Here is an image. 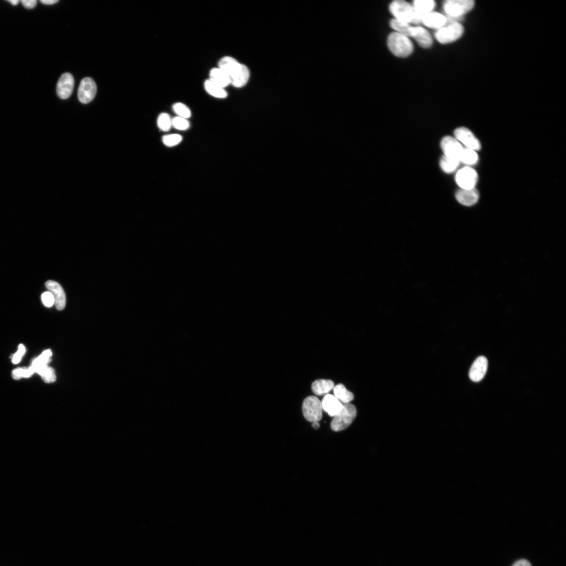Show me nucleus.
<instances>
[{
  "mask_svg": "<svg viewBox=\"0 0 566 566\" xmlns=\"http://www.w3.org/2000/svg\"><path fill=\"white\" fill-rule=\"evenodd\" d=\"M26 351V349L25 347L23 345H22V344H21V345H20L19 346V349L17 352H16L13 357V362L14 364L19 363L20 362L22 357L24 356Z\"/></svg>",
  "mask_w": 566,
  "mask_h": 566,
  "instance_id": "f704fd0d",
  "label": "nucleus"
},
{
  "mask_svg": "<svg viewBox=\"0 0 566 566\" xmlns=\"http://www.w3.org/2000/svg\"><path fill=\"white\" fill-rule=\"evenodd\" d=\"M322 408L328 415L334 417L343 408V405L334 396L327 394L321 402Z\"/></svg>",
  "mask_w": 566,
  "mask_h": 566,
  "instance_id": "f3484780",
  "label": "nucleus"
},
{
  "mask_svg": "<svg viewBox=\"0 0 566 566\" xmlns=\"http://www.w3.org/2000/svg\"><path fill=\"white\" fill-rule=\"evenodd\" d=\"M464 32L461 24L447 20L445 26L436 30L435 38L440 44H448L458 40L463 36Z\"/></svg>",
  "mask_w": 566,
  "mask_h": 566,
  "instance_id": "39448f33",
  "label": "nucleus"
},
{
  "mask_svg": "<svg viewBox=\"0 0 566 566\" xmlns=\"http://www.w3.org/2000/svg\"><path fill=\"white\" fill-rule=\"evenodd\" d=\"M334 387V383L330 380L320 379L315 381L312 385L313 392L317 395L327 394Z\"/></svg>",
  "mask_w": 566,
  "mask_h": 566,
  "instance_id": "aec40b11",
  "label": "nucleus"
},
{
  "mask_svg": "<svg viewBox=\"0 0 566 566\" xmlns=\"http://www.w3.org/2000/svg\"><path fill=\"white\" fill-rule=\"evenodd\" d=\"M335 396L341 402L345 404L350 403L354 398V395L349 391L346 387L342 384H339L334 387Z\"/></svg>",
  "mask_w": 566,
  "mask_h": 566,
  "instance_id": "412c9836",
  "label": "nucleus"
},
{
  "mask_svg": "<svg viewBox=\"0 0 566 566\" xmlns=\"http://www.w3.org/2000/svg\"><path fill=\"white\" fill-rule=\"evenodd\" d=\"M512 566H532V565L526 559H520L515 562Z\"/></svg>",
  "mask_w": 566,
  "mask_h": 566,
  "instance_id": "e433bc0d",
  "label": "nucleus"
},
{
  "mask_svg": "<svg viewBox=\"0 0 566 566\" xmlns=\"http://www.w3.org/2000/svg\"><path fill=\"white\" fill-rule=\"evenodd\" d=\"M97 85L95 81L90 77L85 78L80 84L78 97L81 103L87 104L92 102L97 94Z\"/></svg>",
  "mask_w": 566,
  "mask_h": 566,
  "instance_id": "1a4fd4ad",
  "label": "nucleus"
},
{
  "mask_svg": "<svg viewBox=\"0 0 566 566\" xmlns=\"http://www.w3.org/2000/svg\"><path fill=\"white\" fill-rule=\"evenodd\" d=\"M357 408L351 403L344 404L341 411L333 418L331 428L333 431H339L348 428L356 418Z\"/></svg>",
  "mask_w": 566,
  "mask_h": 566,
  "instance_id": "423d86ee",
  "label": "nucleus"
},
{
  "mask_svg": "<svg viewBox=\"0 0 566 566\" xmlns=\"http://www.w3.org/2000/svg\"><path fill=\"white\" fill-rule=\"evenodd\" d=\"M389 10L395 19L410 25L418 26L421 24L424 16L417 13L412 5L403 0L392 2Z\"/></svg>",
  "mask_w": 566,
  "mask_h": 566,
  "instance_id": "f03ea898",
  "label": "nucleus"
},
{
  "mask_svg": "<svg viewBox=\"0 0 566 566\" xmlns=\"http://www.w3.org/2000/svg\"><path fill=\"white\" fill-rule=\"evenodd\" d=\"M52 355V352L51 350H47L44 351L42 354L33 361L31 367L34 369L35 372L39 368L44 367V366L48 365V363L51 361V357Z\"/></svg>",
  "mask_w": 566,
  "mask_h": 566,
  "instance_id": "393cba45",
  "label": "nucleus"
},
{
  "mask_svg": "<svg viewBox=\"0 0 566 566\" xmlns=\"http://www.w3.org/2000/svg\"><path fill=\"white\" fill-rule=\"evenodd\" d=\"M456 197L458 202L461 204L466 206H471L478 202L479 194L475 188L470 190L461 189L457 192Z\"/></svg>",
  "mask_w": 566,
  "mask_h": 566,
  "instance_id": "a211bd4d",
  "label": "nucleus"
},
{
  "mask_svg": "<svg viewBox=\"0 0 566 566\" xmlns=\"http://www.w3.org/2000/svg\"><path fill=\"white\" fill-rule=\"evenodd\" d=\"M9 3H10V4H11V5H13V6H17V5H18V4L19 3L20 1H19V0H10V1H9Z\"/></svg>",
  "mask_w": 566,
  "mask_h": 566,
  "instance_id": "58836bf2",
  "label": "nucleus"
},
{
  "mask_svg": "<svg viewBox=\"0 0 566 566\" xmlns=\"http://www.w3.org/2000/svg\"><path fill=\"white\" fill-rule=\"evenodd\" d=\"M182 139L181 136L173 134L164 136L162 140L164 145L168 147H173L178 145L182 142Z\"/></svg>",
  "mask_w": 566,
  "mask_h": 566,
  "instance_id": "7c9ffc66",
  "label": "nucleus"
},
{
  "mask_svg": "<svg viewBox=\"0 0 566 566\" xmlns=\"http://www.w3.org/2000/svg\"><path fill=\"white\" fill-rule=\"evenodd\" d=\"M441 147L445 157L460 161L464 148L456 138L451 137L444 138L441 142Z\"/></svg>",
  "mask_w": 566,
  "mask_h": 566,
  "instance_id": "6e6552de",
  "label": "nucleus"
},
{
  "mask_svg": "<svg viewBox=\"0 0 566 566\" xmlns=\"http://www.w3.org/2000/svg\"><path fill=\"white\" fill-rule=\"evenodd\" d=\"M46 286L54 296L55 305L57 308L59 310L64 309L66 306V297L61 285L57 282L51 280L46 282Z\"/></svg>",
  "mask_w": 566,
  "mask_h": 566,
  "instance_id": "ddd939ff",
  "label": "nucleus"
},
{
  "mask_svg": "<svg viewBox=\"0 0 566 566\" xmlns=\"http://www.w3.org/2000/svg\"><path fill=\"white\" fill-rule=\"evenodd\" d=\"M172 127L177 130L184 131L190 128V123L186 119L176 117L172 119Z\"/></svg>",
  "mask_w": 566,
  "mask_h": 566,
  "instance_id": "473e14b6",
  "label": "nucleus"
},
{
  "mask_svg": "<svg viewBox=\"0 0 566 566\" xmlns=\"http://www.w3.org/2000/svg\"><path fill=\"white\" fill-rule=\"evenodd\" d=\"M302 408L305 419L310 422L319 421L323 417L321 402L317 397L310 396L306 398Z\"/></svg>",
  "mask_w": 566,
  "mask_h": 566,
  "instance_id": "0eeeda50",
  "label": "nucleus"
},
{
  "mask_svg": "<svg viewBox=\"0 0 566 566\" xmlns=\"http://www.w3.org/2000/svg\"><path fill=\"white\" fill-rule=\"evenodd\" d=\"M487 360L483 356L477 358L472 364L469 371L470 379L475 382L481 381L487 369Z\"/></svg>",
  "mask_w": 566,
  "mask_h": 566,
  "instance_id": "4468645a",
  "label": "nucleus"
},
{
  "mask_svg": "<svg viewBox=\"0 0 566 566\" xmlns=\"http://www.w3.org/2000/svg\"><path fill=\"white\" fill-rule=\"evenodd\" d=\"M35 372L31 366L29 368H18L13 371V377L15 380H19L23 377H29Z\"/></svg>",
  "mask_w": 566,
  "mask_h": 566,
  "instance_id": "2f4dec72",
  "label": "nucleus"
},
{
  "mask_svg": "<svg viewBox=\"0 0 566 566\" xmlns=\"http://www.w3.org/2000/svg\"><path fill=\"white\" fill-rule=\"evenodd\" d=\"M411 38L414 39L420 47L425 49L431 48L433 43L429 32L420 26L413 27Z\"/></svg>",
  "mask_w": 566,
  "mask_h": 566,
  "instance_id": "dca6fc26",
  "label": "nucleus"
},
{
  "mask_svg": "<svg viewBox=\"0 0 566 566\" xmlns=\"http://www.w3.org/2000/svg\"><path fill=\"white\" fill-rule=\"evenodd\" d=\"M35 372L39 374L44 381L47 383H53L56 381L57 376L55 371L53 368L48 367V365L38 369Z\"/></svg>",
  "mask_w": 566,
  "mask_h": 566,
  "instance_id": "bb28decb",
  "label": "nucleus"
},
{
  "mask_svg": "<svg viewBox=\"0 0 566 566\" xmlns=\"http://www.w3.org/2000/svg\"><path fill=\"white\" fill-rule=\"evenodd\" d=\"M209 80L223 88L231 84L229 77L219 68L210 71Z\"/></svg>",
  "mask_w": 566,
  "mask_h": 566,
  "instance_id": "6ab92c4d",
  "label": "nucleus"
},
{
  "mask_svg": "<svg viewBox=\"0 0 566 566\" xmlns=\"http://www.w3.org/2000/svg\"><path fill=\"white\" fill-rule=\"evenodd\" d=\"M174 112L180 117L187 119L191 117L192 113L190 109L182 103H176L173 106Z\"/></svg>",
  "mask_w": 566,
  "mask_h": 566,
  "instance_id": "c756f323",
  "label": "nucleus"
},
{
  "mask_svg": "<svg viewBox=\"0 0 566 566\" xmlns=\"http://www.w3.org/2000/svg\"><path fill=\"white\" fill-rule=\"evenodd\" d=\"M22 5L27 9H32L35 8L37 5L36 0H23Z\"/></svg>",
  "mask_w": 566,
  "mask_h": 566,
  "instance_id": "c9c22d12",
  "label": "nucleus"
},
{
  "mask_svg": "<svg viewBox=\"0 0 566 566\" xmlns=\"http://www.w3.org/2000/svg\"><path fill=\"white\" fill-rule=\"evenodd\" d=\"M455 138L462 143L467 148L479 151L481 146L480 141L467 128L461 127L457 129L454 132Z\"/></svg>",
  "mask_w": 566,
  "mask_h": 566,
  "instance_id": "9b49d317",
  "label": "nucleus"
},
{
  "mask_svg": "<svg viewBox=\"0 0 566 566\" xmlns=\"http://www.w3.org/2000/svg\"><path fill=\"white\" fill-rule=\"evenodd\" d=\"M75 81L73 75L70 73H65L61 77L57 85V94L62 99H67L72 95L74 87Z\"/></svg>",
  "mask_w": 566,
  "mask_h": 566,
  "instance_id": "f8f14e48",
  "label": "nucleus"
},
{
  "mask_svg": "<svg viewBox=\"0 0 566 566\" xmlns=\"http://www.w3.org/2000/svg\"><path fill=\"white\" fill-rule=\"evenodd\" d=\"M460 162L458 160H452L443 156L440 160V167L444 172L451 173L458 168Z\"/></svg>",
  "mask_w": 566,
  "mask_h": 566,
  "instance_id": "a878e982",
  "label": "nucleus"
},
{
  "mask_svg": "<svg viewBox=\"0 0 566 566\" xmlns=\"http://www.w3.org/2000/svg\"><path fill=\"white\" fill-rule=\"evenodd\" d=\"M206 92L211 96L219 99H224L227 97V93L225 89L214 84L209 80L205 83Z\"/></svg>",
  "mask_w": 566,
  "mask_h": 566,
  "instance_id": "b1692460",
  "label": "nucleus"
},
{
  "mask_svg": "<svg viewBox=\"0 0 566 566\" xmlns=\"http://www.w3.org/2000/svg\"><path fill=\"white\" fill-rule=\"evenodd\" d=\"M447 21V18L445 15L432 11L423 16L421 24L429 29L437 30L445 26Z\"/></svg>",
  "mask_w": 566,
  "mask_h": 566,
  "instance_id": "2eb2a0df",
  "label": "nucleus"
},
{
  "mask_svg": "<svg viewBox=\"0 0 566 566\" xmlns=\"http://www.w3.org/2000/svg\"><path fill=\"white\" fill-rule=\"evenodd\" d=\"M387 45L390 52L399 58H407L414 50L413 44L409 38L395 32L388 36Z\"/></svg>",
  "mask_w": 566,
  "mask_h": 566,
  "instance_id": "7ed1b4c3",
  "label": "nucleus"
},
{
  "mask_svg": "<svg viewBox=\"0 0 566 566\" xmlns=\"http://www.w3.org/2000/svg\"><path fill=\"white\" fill-rule=\"evenodd\" d=\"M412 6L417 13L425 15L433 11L436 3L433 0H416Z\"/></svg>",
  "mask_w": 566,
  "mask_h": 566,
  "instance_id": "4be33fe9",
  "label": "nucleus"
},
{
  "mask_svg": "<svg viewBox=\"0 0 566 566\" xmlns=\"http://www.w3.org/2000/svg\"><path fill=\"white\" fill-rule=\"evenodd\" d=\"M390 26L392 29L395 30V32L398 33L399 34L404 35L409 38H411L413 26L404 23V22L399 21L395 19L391 21Z\"/></svg>",
  "mask_w": 566,
  "mask_h": 566,
  "instance_id": "5701e85b",
  "label": "nucleus"
},
{
  "mask_svg": "<svg viewBox=\"0 0 566 566\" xmlns=\"http://www.w3.org/2000/svg\"><path fill=\"white\" fill-rule=\"evenodd\" d=\"M474 6L473 0H447L444 2L443 9L446 17L463 20L464 16L471 12Z\"/></svg>",
  "mask_w": 566,
  "mask_h": 566,
  "instance_id": "20e7f679",
  "label": "nucleus"
},
{
  "mask_svg": "<svg viewBox=\"0 0 566 566\" xmlns=\"http://www.w3.org/2000/svg\"><path fill=\"white\" fill-rule=\"evenodd\" d=\"M478 155L474 150L464 149L460 160V162L468 165H475L478 161Z\"/></svg>",
  "mask_w": 566,
  "mask_h": 566,
  "instance_id": "cd10ccee",
  "label": "nucleus"
},
{
  "mask_svg": "<svg viewBox=\"0 0 566 566\" xmlns=\"http://www.w3.org/2000/svg\"><path fill=\"white\" fill-rule=\"evenodd\" d=\"M312 426L315 429H318L320 427L318 421H315V422L313 423Z\"/></svg>",
  "mask_w": 566,
  "mask_h": 566,
  "instance_id": "ea45409f",
  "label": "nucleus"
},
{
  "mask_svg": "<svg viewBox=\"0 0 566 566\" xmlns=\"http://www.w3.org/2000/svg\"><path fill=\"white\" fill-rule=\"evenodd\" d=\"M158 127L164 132L169 131L172 127V119L166 113L161 114L157 121Z\"/></svg>",
  "mask_w": 566,
  "mask_h": 566,
  "instance_id": "c85d7f7f",
  "label": "nucleus"
},
{
  "mask_svg": "<svg viewBox=\"0 0 566 566\" xmlns=\"http://www.w3.org/2000/svg\"><path fill=\"white\" fill-rule=\"evenodd\" d=\"M219 68L229 77L231 84L236 88L245 86L249 81L250 71L247 67L235 59L226 57L219 63Z\"/></svg>",
  "mask_w": 566,
  "mask_h": 566,
  "instance_id": "f257e3e1",
  "label": "nucleus"
},
{
  "mask_svg": "<svg viewBox=\"0 0 566 566\" xmlns=\"http://www.w3.org/2000/svg\"><path fill=\"white\" fill-rule=\"evenodd\" d=\"M478 180V174L474 169L470 167H465L461 169L456 176L457 184L463 190L474 188Z\"/></svg>",
  "mask_w": 566,
  "mask_h": 566,
  "instance_id": "9d476101",
  "label": "nucleus"
},
{
  "mask_svg": "<svg viewBox=\"0 0 566 566\" xmlns=\"http://www.w3.org/2000/svg\"><path fill=\"white\" fill-rule=\"evenodd\" d=\"M59 2V1H58V0H42V1H41V3L46 5H53Z\"/></svg>",
  "mask_w": 566,
  "mask_h": 566,
  "instance_id": "4c0bfd02",
  "label": "nucleus"
},
{
  "mask_svg": "<svg viewBox=\"0 0 566 566\" xmlns=\"http://www.w3.org/2000/svg\"><path fill=\"white\" fill-rule=\"evenodd\" d=\"M41 298L43 304L47 307H51L55 304L54 296L49 291L42 294Z\"/></svg>",
  "mask_w": 566,
  "mask_h": 566,
  "instance_id": "72a5a7b5",
  "label": "nucleus"
}]
</instances>
